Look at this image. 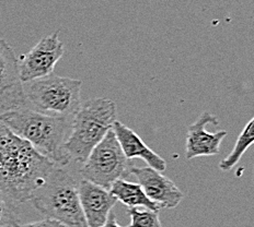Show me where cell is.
Instances as JSON below:
<instances>
[{
	"label": "cell",
	"mask_w": 254,
	"mask_h": 227,
	"mask_svg": "<svg viewBox=\"0 0 254 227\" xmlns=\"http://www.w3.org/2000/svg\"><path fill=\"white\" fill-rule=\"evenodd\" d=\"M254 141V119H250L242 133L238 136L236 145L230 154L219 163V168L224 172L231 171L237 166L241 157Z\"/></svg>",
	"instance_id": "cell-14"
},
{
	"label": "cell",
	"mask_w": 254,
	"mask_h": 227,
	"mask_svg": "<svg viewBox=\"0 0 254 227\" xmlns=\"http://www.w3.org/2000/svg\"><path fill=\"white\" fill-rule=\"evenodd\" d=\"M30 201L47 219L66 227H88L79 200L78 182L62 166H55Z\"/></svg>",
	"instance_id": "cell-4"
},
{
	"label": "cell",
	"mask_w": 254,
	"mask_h": 227,
	"mask_svg": "<svg viewBox=\"0 0 254 227\" xmlns=\"http://www.w3.org/2000/svg\"><path fill=\"white\" fill-rule=\"evenodd\" d=\"M130 224L126 227H162L159 212L142 208H129Z\"/></svg>",
	"instance_id": "cell-16"
},
{
	"label": "cell",
	"mask_w": 254,
	"mask_h": 227,
	"mask_svg": "<svg viewBox=\"0 0 254 227\" xmlns=\"http://www.w3.org/2000/svg\"><path fill=\"white\" fill-rule=\"evenodd\" d=\"M116 120V105L107 97H95L80 104L71 120L64 151L70 161L82 163L102 141Z\"/></svg>",
	"instance_id": "cell-3"
},
{
	"label": "cell",
	"mask_w": 254,
	"mask_h": 227,
	"mask_svg": "<svg viewBox=\"0 0 254 227\" xmlns=\"http://www.w3.org/2000/svg\"><path fill=\"white\" fill-rule=\"evenodd\" d=\"M112 130L127 160L140 158L147 163L148 166L158 172L162 173L167 170V162L153 152L133 129L121 121L115 120Z\"/></svg>",
	"instance_id": "cell-11"
},
{
	"label": "cell",
	"mask_w": 254,
	"mask_h": 227,
	"mask_svg": "<svg viewBox=\"0 0 254 227\" xmlns=\"http://www.w3.org/2000/svg\"><path fill=\"white\" fill-rule=\"evenodd\" d=\"M25 101L41 113L72 120L80 106L82 81L52 73L35 80L21 82Z\"/></svg>",
	"instance_id": "cell-5"
},
{
	"label": "cell",
	"mask_w": 254,
	"mask_h": 227,
	"mask_svg": "<svg viewBox=\"0 0 254 227\" xmlns=\"http://www.w3.org/2000/svg\"><path fill=\"white\" fill-rule=\"evenodd\" d=\"M130 174L138 181L146 196L155 202L160 210L176 208L184 198V193L171 179L149 166H131Z\"/></svg>",
	"instance_id": "cell-8"
},
{
	"label": "cell",
	"mask_w": 254,
	"mask_h": 227,
	"mask_svg": "<svg viewBox=\"0 0 254 227\" xmlns=\"http://www.w3.org/2000/svg\"><path fill=\"white\" fill-rule=\"evenodd\" d=\"M19 205L0 192V227H15L20 224Z\"/></svg>",
	"instance_id": "cell-15"
},
{
	"label": "cell",
	"mask_w": 254,
	"mask_h": 227,
	"mask_svg": "<svg viewBox=\"0 0 254 227\" xmlns=\"http://www.w3.org/2000/svg\"><path fill=\"white\" fill-rule=\"evenodd\" d=\"M79 200L88 227H101L118 202L108 189L82 179L78 182Z\"/></svg>",
	"instance_id": "cell-10"
},
{
	"label": "cell",
	"mask_w": 254,
	"mask_h": 227,
	"mask_svg": "<svg viewBox=\"0 0 254 227\" xmlns=\"http://www.w3.org/2000/svg\"><path fill=\"white\" fill-rule=\"evenodd\" d=\"M15 227H66V226H64L63 224H61L60 222L46 218L44 220L32 222V223H28V224H23V225L19 224L18 226H15Z\"/></svg>",
	"instance_id": "cell-17"
},
{
	"label": "cell",
	"mask_w": 254,
	"mask_h": 227,
	"mask_svg": "<svg viewBox=\"0 0 254 227\" xmlns=\"http://www.w3.org/2000/svg\"><path fill=\"white\" fill-rule=\"evenodd\" d=\"M209 124L217 126L218 119L215 115L204 112L195 123L189 127L185 143V156L188 160L219 154L221 142L228 135V131L219 130L213 134L206 130V126Z\"/></svg>",
	"instance_id": "cell-9"
},
{
	"label": "cell",
	"mask_w": 254,
	"mask_h": 227,
	"mask_svg": "<svg viewBox=\"0 0 254 227\" xmlns=\"http://www.w3.org/2000/svg\"><path fill=\"white\" fill-rule=\"evenodd\" d=\"M0 123L29 142L55 165L65 167L70 163L63 146L69 134L71 121L32 108L25 101L23 92L1 105Z\"/></svg>",
	"instance_id": "cell-1"
},
{
	"label": "cell",
	"mask_w": 254,
	"mask_h": 227,
	"mask_svg": "<svg viewBox=\"0 0 254 227\" xmlns=\"http://www.w3.org/2000/svg\"><path fill=\"white\" fill-rule=\"evenodd\" d=\"M111 194L118 201L128 208H144L159 212L160 208L146 196L139 183H135L124 178L115 181L109 189Z\"/></svg>",
	"instance_id": "cell-12"
},
{
	"label": "cell",
	"mask_w": 254,
	"mask_h": 227,
	"mask_svg": "<svg viewBox=\"0 0 254 227\" xmlns=\"http://www.w3.org/2000/svg\"><path fill=\"white\" fill-rule=\"evenodd\" d=\"M101 227H123V226H121V225L118 223V221H116V215H115V213L112 211V212L110 213L107 222H105V223H104Z\"/></svg>",
	"instance_id": "cell-18"
},
{
	"label": "cell",
	"mask_w": 254,
	"mask_h": 227,
	"mask_svg": "<svg viewBox=\"0 0 254 227\" xmlns=\"http://www.w3.org/2000/svg\"><path fill=\"white\" fill-rule=\"evenodd\" d=\"M55 166L0 123V192L18 204L30 201Z\"/></svg>",
	"instance_id": "cell-2"
},
{
	"label": "cell",
	"mask_w": 254,
	"mask_h": 227,
	"mask_svg": "<svg viewBox=\"0 0 254 227\" xmlns=\"http://www.w3.org/2000/svg\"><path fill=\"white\" fill-rule=\"evenodd\" d=\"M64 51L65 48L60 41V31L45 36L21 58L19 62L20 81L28 82L52 75Z\"/></svg>",
	"instance_id": "cell-7"
},
{
	"label": "cell",
	"mask_w": 254,
	"mask_h": 227,
	"mask_svg": "<svg viewBox=\"0 0 254 227\" xmlns=\"http://www.w3.org/2000/svg\"><path fill=\"white\" fill-rule=\"evenodd\" d=\"M130 168L129 160L124 155L111 129L82 163L80 175L86 181L109 190L115 181L128 176Z\"/></svg>",
	"instance_id": "cell-6"
},
{
	"label": "cell",
	"mask_w": 254,
	"mask_h": 227,
	"mask_svg": "<svg viewBox=\"0 0 254 227\" xmlns=\"http://www.w3.org/2000/svg\"><path fill=\"white\" fill-rule=\"evenodd\" d=\"M20 82L18 58L12 47L0 39V95Z\"/></svg>",
	"instance_id": "cell-13"
}]
</instances>
